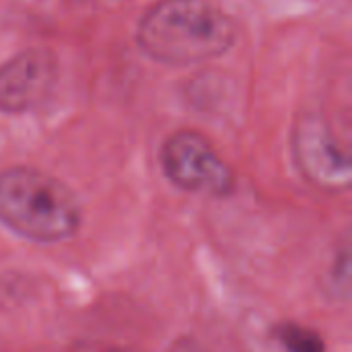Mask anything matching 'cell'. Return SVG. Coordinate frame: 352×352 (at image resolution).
<instances>
[{"mask_svg":"<svg viewBox=\"0 0 352 352\" xmlns=\"http://www.w3.org/2000/svg\"><path fill=\"white\" fill-rule=\"evenodd\" d=\"M235 39V21L212 0H159L136 27L140 50L171 66L221 58Z\"/></svg>","mask_w":352,"mask_h":352,"instance_id":"obj_1","label":"cell"},{"mask_svg":"<svg viewBox=\"0 0 352 352\" xmlns=\"http://www.w3.org/2000/svg\"><path fill=\"white\" fill-rule=\"evenodd\" d=\"M80 221L76 196L54 175L31 167L0 171V225L14 235L56 243L72 237Z\"/></svg>","mask_w":352,"mask_h":352,"instance_id":"obj_2","label":"cell"},{"mask_svg":"<svg viewBox=\"0 0 352 352\" xmlns=\"http://www.w3.org/2000/svg\"><path fill=\"white\" fill-rule=\"evenodd\" d=\"M161 165L171 184L186 192L227 194L233 188V171L200 132L179 130L167 138Z\"/></svg>","mask_w":352,"mask_h":352,"instance_id":"obj_3","label":"cell"},{"mask_svg":"<svg viewBox=\"0 0 352 352\" xmlns=\"http://www.w3.org/2000/svg\"><path fill=\"white\" fill-rule=\"evenodd\" d=\"M293 153L301 173L318 188L342 192L351 186V159L320 116H303L293 132Z\"/></svg>","mask_w":352,"mask_h":352,"instance_id":"obj_4","label":"cell"},{"mask_svg":"<svg viewBox=\"0 0 352 352\" xmlns=\"http://www.w3.org/2000/svg\"><path fill=\"white\" fill-rule=\"evenodd\" d=\"M56 58L50 50L29 47L0 66V111L23 113L37 107L56 85Z\"/></svg>","mask_w":352,"mask_h":352,"instance_id":"obj_5","label":"cell"},{"mask_svg":"<svg viewBox=\"0 0 352 352\" xmlns=\"http://www.w3.org/2000/svg\"><path fill=\"white\" fill-rule=\"evenodd\" d=\"M278 338L289 352H324L322 338L301 326H285Z\"/></svg>","mask_w":352,"mask_h":352,"instance_id":"obj_6","label":"cell"},{"mask_svg":"<svg viewBox=\"0 0 352 352\" xmlns=\"http://www.w3.org/2000/svg\"><path fill=\"white\" fill-rule=\"evenodd\" d=\"M85 352H128V351H122V349H91V351H85Z\"/></svg>","mask_w":352,"mask_h":352,"instance_id":"obj_7","label":"cell"}]
</instances>
